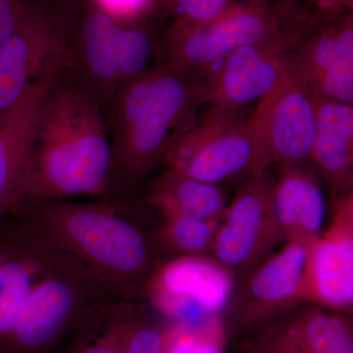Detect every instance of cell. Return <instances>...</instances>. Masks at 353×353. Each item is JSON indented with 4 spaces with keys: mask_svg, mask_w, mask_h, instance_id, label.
<instances>
[{
    "mask_svg": "<svg viewBox=\"0 0 353 353\" xmlns=\"http://www.w3.org/2000/svg\"><path fill=\"white\" fill-rule=\"evenodd\" d=\"M69 39L61 12L43 4L0 46V112L19 101L46 70L69 65Z\"/></svg>",
    "mask_w": 353,
    "mask_h": 353,
    "instance_id": "30bf717a",
    "label": "cell"
},
{
    "mask_svg": "<svg viewBox=\"0 0 353 353\" xmlns=\"http://www.w3.org/2000/svg\"><path fill=\"white\" fill-rule=\"evenodd\" d=\"M315 97L316 132L310 163L334 196L352 192V104Z\"/></svg>",
    "mask_w": 353,
    "mask_h": 353,
    "instance_id": "e0dca14e",
    "label": "cell"
},
{
    "mask_svg": "<svg viewBox=\"0 0 353 353\" xmlns=\"http://www.w3.org/2000/svg\"><path fill=\"white\" fill-rule=\"evenodd\" d=\"M113 172L105 114L67 69L39 110L20 208L32 201L99 194Z\"/></svg>",
    "mask_w": 353,
    "mask_h": 353,
    "instance_id": "6da1fadb",
    "label": "cell"
},
{
    "mask_svg": "<svg viewBox=\"0 0 353 353\" xmlns=\"http://www.w3.org/2000/svg\"><path fill=\"white\" fill-rule=\"evenodd\" d=\"M164 160L170 170L213 185L250 178L269 167L243 108L225 106H213L201 122L196 121Z\"/></svg>",
    "mask_w": 353,
    "mask_h": 353,
    "instance_id": "277c9868",
    "label": "cell"
},
{
    "mask_svg": "<svg viewBox=\"0 0 353 353\" xmlns=\"http://www.w3.org/2000/svg\"><path fill=\"white\" fill-rule=\"evenodd\" d=\"M234 289L233 272L206 254L171 260L155 272L148 288L160 312L192 326L218 317Z\"/></svg>",
    "mask_w": 353,
    "mask_h": 353,
    "instance_id": "52a82bcc",
    "label": "cell"
},
{
    "mask_svg": "<svg viewBox=\"0 0 353 353\" xmlns=\"http://www.w3.org/2000/svg\"><path fill=\"white\" fill-rule=\"evenodd\" d=\"M44 218L58 241L104 275L124 283L152 280V248L129 221L94 206H50Z\"/></svg>",
    "mask_w": 353,
    "mask_h": 353,
    "instance_id": "5b68a950",
    "label": "cell"
},
{
    "mask_svg": "<svg viewBox=\"0 0 353 353\" xmlns=\"http://www.w3.org/2000/svg\"><path fill=\"white\" fill-rule=\"evenodd\" d=\"M307 252L308 245L287 241L283 250L250 271L228 305L241 324H259L303 303Z\"/></svg>",
    "mask_w": 353,
    "mask_h": 353,
    "instance_id": "4fadbf2b",
    "label": "cell"
},
{
    "mask_svg": "<svg viewBox=\"0 0 353 353\" xmlns=\"http://www.w3.org/2000/svg\"><path fill=\"white\" fill-rule=\"evenodd\" d=\"M310 163L279 167L273 208L283 241L310 245L319 238L326 220L321 176Z\"/></svg>",
    "mask_w": 353,
    "mask_h": 353,
    "instance_id": "9a60e30c",
    "label": "cell"
},
{
    "mask_svg": "<svg viewBox=\"0 0 353 353\" xmlns=\"http://www.w3.org/2000/svg\"><path fill=\"white\" fill-rule=\"evenodd\" d=\"M77 30L70 29L67 72L83 92L102 108L120 85V18L94 3L88 6Z\"/></svg>",
    "mask_w": 353,
    "mask_h": 353,
    "instance_id": "7c38bea8",
    "label": "cell"
},
{
    "mask_svg": "<svg viewBox=\"0 0 353 353\" xmlns=\"http://www.w3.org/2000/svg\"><path fill=\"white\" fill-rule=\"evenodd\" d=\"M254 348L263 353H353L352 333L345 317L310 304L266 330Z\"/></svg>",
    "mask_w": 353,
    "mask_h": 353,
    "instance_id": "2e32d148",
    "label": "cell"
},
{
    "mask_svg": "<svg viewBox=\"0 0 353 353\" xmlns=\"http://www.w3.org/2000/svg\"><path fill=\"white\" fill-rule=\"evenodd\" d=\"M77 301L73 285L59 275L39 281L14 332V340L27 347H38L52 340L63 328Z\"/></svg>",
    "mask_w": 353,
    "mask_h": 353,
    "instance_id": "d6986e66",
    "label": "cell"
},
{
    "mask_svg": "<svg viewBox=\"0 0 353 353\" xmlns=\"http://www.w3.org/2000/svg\"><path fill=\"white\" fill-rule=\"evenodd\" d=\"M150 201L163 215L196 216L217 222L228 208L218 185L188 178L170 169L153 185Z\"/></svg>",
    "mask_w": 353,
    "mask_h": 353,
    "instance_id": "ffe728a7",
    "label": "cell"
},
{
    "mask_svg": "<svg viewBox=\"0 0 353 353\" xmlns=\"http://www.w3.org/2000/svg\"><path fill=\"white\" fill-rule=\"evenodd\" d=\"M322 13L352 12L353 0H310Z\"/></svg>",
    "mask_w": 353,
    "mask_h": 353,
    "instance_id": "484cf974",
    "label": "cell"
},
{
    "mask_svg": "<svg viewBox=\"0 0 353 353\" xmlns=\"http://www.w3.org/2000/svg\"><path fill=\"white\" fill-rule=\"evenodd\" d=\"M85 353H128L127 347L124 350H118L108 347H95L90 348Z\"/></svg>",
    "mask_w": 353,
    "mask_h": 353,
    "instance_id": "83f0119b",
    "label": "cell"
},
{
    "mask_svg": "<svg viewBox=\"0 0 353 353\" xmlns=\"http://www.w3.org/2000/svg\"><path fill=\"white\" fill-rule=\"evenodd\" d=\"M55 2H57V4H58V6H66V2L67 1H73V0H54Z\"/></svg>",
    "mask_w": 353,
    "mask_h": 353,
    "instance_id": "f1b7e54d",
    "label": "cell"
},
{
    "mask_svg": "<svg viewBox=\"0 0 353 353\" xmlns=\"http://www.w3.org/2000/svg\"><path fill=\"white\" fill-rule=\"evenodd\" d=\"M66 69V63L50 67L19 101L0 112V218L19 210L39 110Z\"/></svg>",
    "mask_w": 353,
    "mask_h": 353,
    "instance_id": "5bb4252c",
    "label": "cell"
},
{
    "mask_svg": "<svg viewBox=\"0 0 353 353\" xmlns=\"http://www.w3.org/2000/svg\"><path fill=\"white\" fill-rule=\"evenodd\" d=\"M250 123L269 166L310 163L315 97L292 75L287 63L275 85L260 99Z\"/></svg>",
    "mask_w": 353,
    "mask_h": 353,
    "instance_id": "ba28073f",
    "label": "cell"
},
{
    "mask_svg": "<svg viewBox=\"0 0 353 353\" xmlns=\"http://www.w3.org/2000/svg\"><path fill=\"white\" fill-rule=\"evenodd\" d=\"M312 12L299 0H238L208 23H173L161 46L162 62L181 75L194 76L223 61L241 46L259 43Z\"/></svg>",
    "mask_w": 353,
    "mask_h": 353,
    "instance_id": "3957f363",
    "label": "cell"
},
{
    "mask_svg": "<svg viewBox=\"0 0 353 353\" xmlns=\"http://www.w3.org/2000/svg\"><path fill=\"white\" fill-rule=\"evenodd\" d=\"M303 303L333 312L353 304V194L336 196L327 229L308 246Z\"/></svg>",
    "mask_w": 353,
    "mask_h": 353,
    "instance_id": "8fae6325",
    "label": "cell"
},
{
    "mask_svg": "<svg viewBox=\"0 0 353 353\" xmlns=\"http://www.w3.org/2000/svg\"><path fill=\"white\" fill-rule=\"evenodd\" d=\"M322 16L316 11L270 38L234 50L218 71L203 80L205 102L243 108L263 97L282 75L290 53L317 27Z\"/></svg>",
    "mask_w": 353,
    "mask_h": 353,
    "instance_id": "8992f818",
    "label": "cell"
},
{
    "mask_svg": "<svg viewBox=\"0 0 353 353\" xmlns=\"http://www.w3.org/2000/svg\"><path fill=\"white\" fill-rule=\"evenodd\" d=\"M224 332L218 317L199 325H183L164 353H224Z\"/></svg>",
    "mask_w": 353,
    "mask_h": 353,
    "instance_id": "603a6c76",
    "label": "cell"
},
{
    "mask_svg": "<svg viewBox=\"0 0 353 353\" xmlns=\"http://www.w3.org/2000/svg\"><path fill=\"white\" fill-rule=\"evenodd\" d=\"M95 3L118 17V15H136L145 8L148 0H95Z\"/></svg>",
    "mask_w": 353,
    "mask_h": 353,
    "instance_id": "d4e9b609",
    "label": "cell"
},
{
    "mask_svg": "<svg viewBox=\"0 0 353 353\" xmlns=\"http://www.w3.org/2000/svg\"><path fill=\"white\" fill-rule=\"evenodd\" d=\"M204 81L160 63L121 88L104 106L113 171L129 180L148 175L176 139L196 123L205 102Z\"/></svg>",
    "mask_w": 353,
    "mask_h": 353,
    "instance_id": "7a4b0ae2",
    "label": "cell"
},
{
    "mask_svg": "<svg viewBox=\"0 0 353 353\" xmlns=\"http://www.w3.org/2000/svg\"><path fill=\"white\" fill-rule=\"evenodd\" d=\"M189 1L190 0H165V6L174 12L178 13V11Z\"/></svg>",
    "mask_w": 353,
    "mask_h": 353,
    "instance_id": "4316f807",
    "label": "cell"
},
{
    "mask_svg": "<svg viewBox=\"0 0 353 353\" xmlns=\"http://www.w3.org/2000/svg\"><path fill=\"white\" fill-rule=\"evenodd\" d=\"M163 216L162 236L172 250L182 255L206 254L212 252L220 222L190 215Z\"/></svg>",
    "mask_w": 353,
    "mask_h": 353,
    "instance_id": "44dd1931",
    "label": "cell"
},
{
    "mask_svg": "<svg viewBox=\"0 0 353 353\" xmlns=\"http://www.w3.org/2000/svg\"><path fill=\"white\" fill-rule=\"evenodd\" d=\"M16 213L0 218V340L13 336L38 281Z\"/></svg>",
    "mask_w": 353,
    "mask_h": 353,
    "instance_id": "ac0fdd59",
    "label": "cell"
},
{
    "mask_svg": "<svg viewBox=\"0 0 353 353\" xmlns=\"http://www.w3.org/2000/svg\"><path fill=\"white\" fill-rule=\"evenodd\" d=\"M41 6V0H0V46Z\"/></svg>",
    "mask_w": 353,
    "mask_h": 353,
    "instance_id": "cb8c5ba5",
    "label": "cell"
},
{
    "mask_svg": "<svg viewBox=\"0 0 353 353\" xmlns=\"http://www.w3.org/2000/svg\"><path fill=\"white\" fill-rule=\"evenodd\" d=\"M157 46L152 31L138 23H125L121 39V88L143 76L152 67Z\"/></svg>",
    "mask_w": 353,
    "mask_h": 353,
    "instance_id": "7402d4cb",
    "label": "cell"
},
{
    "mask_svg": "<svg viewBox=\"0 0 353 353\" xmlns=\"http://www.w3.org/2000/svg\"><path fill=\"white\" fill-rule=\"evenodd\" d=\"M274 183L267 171L248 178L221 220L211 252L234 274L252 270L283 241L274 214Z\"/></svg>",
    "mask_w": 353,
    "mask_h": 353,
    "instance_id": "9c48e42d",
    "label": "cell"
}]
</instances>
